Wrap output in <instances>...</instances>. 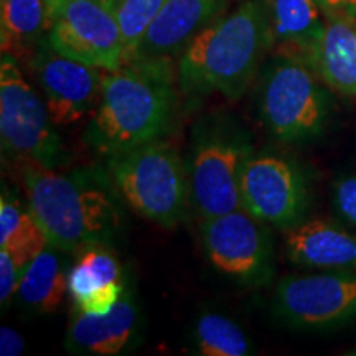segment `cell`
Listing matches in <instances>:
<instances>
[{
	"mask_svg": "<svg viewBox=\"0 0 356 356\" xmlns=\"http://www.w3.org/2000/svg\"><path fill=\"white\" fill-rule=\"evenodd\" d=\"M56 251L47 246L22 269L17 299L29 314H53L68 293V273Z\"/></svg>",
	"mask_w": 356,
	"mask_h": 356,
	"instance_id": "19",
	"label": "cell"
},
{
	"mask_svg": "<svg viewBox=\"0 0 356 356\" xmlns=\"http://www.w3.org/2000/svg\"><path fill=\"white\" fill-rule=\"evenodd\" d=\"M140 309L131 292L106 314L71 310L65 337L68 353L83 356H115L137 345L140 337Z\"/></svg>",
	"mask_w": 356,
	"mask_h": 356,
	"instance_id": "13",
	"label": "cell"
},
{
	"mask_svg": "<svg viewBox=\"0 0 356 356\" xmlns=\"http://www.w3.org/2000/svg\"><path fill=\"white\" fill-rule=\"evenodd\" d=\"M91 2H96V3H99V6L115 12L119 8V6H121L122 0H91Z\"/></svg>",
	"mask_w": 356,
	"mask_h": 356,
	"instance_id": "28",
	"label": "cell"
},
{
	"mask_svg": "<svg viewBox=\"0 0 356 356\" xmlns=\"http://www.w3.org/2000/svg\"><path fill=\"white\" fill-rule=\"evenodd\" d=\"M26 207L37 218L50 246L78 252L88 246H109L121 234V197L108 172L63 173L35 162L22 168Z\"/></svg>",
	"mask_w": 356,
	"mask_h": 356,
	"instance_id": "2",
	"label": "cell"
},
{
	"mask_svg": "<svg viewBox=\"0 0 356 356\" xmlns=\"http://www.w3.org/2000/svg\"><path fill=\"white\" fill-rule=\"evenodd\" d=\"M243 208L273 228L287 231L307 220L310 180L296 159L277 152H254L241 175Z\"/></svg>",
	"mask_w": 356,
	"mask_h": 356,
	"instance_id": "10",
	"label": "cell"
},
{
	"mask_svg": "<svg viewBox=\"0 0 356 356\" xmlns=\"http://www.w3.org/2000/svg\"><path fill=\"white\" fill-rule=\"evenodd\" d=\"M353 355H356V351H353Z\"/></svg>",
	"mask_w": 356,
	"mask_h": 356,
	"instance_id": "29",
	"label": "cell"
},
{
	"mask_svg": "<svg viewBox=\"0 0 356 356\" xmlns=\"http://www.w3.org/2000/svg\"><path fill=\"white\" fill-rule=\"evenodd\" d=\"M284 243L292 264L312 270L356 273V233L340 222L304 220L284 231Z\"/></svg>",
	"mask_w": 356,
	"mask_h": 356,
	"instance_id": "14",
	"label": "cell"
},
{
	"mask_svg": "<svg viewBox=\"0 0 356 356\" xmlns=\"http://www.w3.org/2000/svg\"><path fill=\"white\" fill-rule=\"evenodd\" d=\"M254 152L251 134L231 114L211 113L195 122L186 172L200 221L241 210V175Z\"/></svg>",
	"mask_w": 356,
	"mask_h": 356,
	"instance_id": "4",
	"label": "cell"
},
{
	"mask_svg": "<svg viewBox=\"0 0 356 356\" xmlns=\"http://www.w3.org/2000/svg\"><path fill=\"white\" fill-rule=\"evenodd\" d=\"M267 222L236 210L200 222L207 259L218 273L244 289L264 287L274 277L275 246Z\"/></svg>",
	"mask_w": 356,
	"mask_h": 356,
	"instance_id": "8",
	"label": "cell"
},
{
	"mask_svg": "<svg viewBox=\"0 0 356 356\" xmlns=\"http://www.w3.org/2000/svg\"><path fill=\"white\" fill-rule=\"evenodd\" d=\"M127 292L122 266L109 246H88L78 251L68 269V293L73 309L106 314Z\"/></svg>",
	"mask_w": 356,
	"mask_h": 356,
	"instance_id": "15",
	"label": "cell"
},
{
	"mask_svg": "<svg viewBox=\"0 0 356 356\" xmlns=\"http://www.w3.org/2000/svg\"><path fill=\"white\" fill-rule=\"evenodd\" d=\"M177 84L170 56H139L104 70L101 97L84 132L86 144L108 159L162 139L175 119Z\"/></svg>",
	"mask_w": 356,
	"mask_h": 356,
	"instance_id": "1",
	"label": "cell"
},
{
	"mask_svg": "<svg viewBox=\"0 0 356 356\" xmlns=\"http://www.w3.org/2000/svg\"><path fill=\"white\" fill-rule=\"evenodd\" d=\"M229 0H167L150 24L134 58L173 56L184 51L195 35L215 22Z\"/></svg>",
	"mask_w": 356,
	"mask_h": 356,
	"instance_id": "16",
	"label": "cell"
},
{
	"mask_svg": "<svg viewBox=\"0 0 356 356\" xmlns=\"http://www.w3.org/2000/svg\"><path fill=\"white\" fill-rule=\"evenodd\" d=\"M266 3L274 53L310 63L327 24L317 0H266Z\"/></svg>",
	"mask_w": 356,
	"mask_h": 356,
	"instance_id": "17",
	"label": "cell"
},
{
	"mask_svg": "<svg viewBox=\"0 0 356 356\" xmlns=\"http://www.w3.org/2000/svg\"><path fill=\"white\" fill-rule=\"evenodd\" d=\"M332 202L341 221L356 231V173H348L335 180Z\"/></svg>",
	"mask_w": 356,
	"mask_h": 356,
	"instance_id": "24",
	"label": "cell"
},
{
	"mask_svg": "<svg viewBox=\"0 0 356 356\" xmlns=\"http://www.w3.org/2000/svg\"><path fill=\"white\" fill-rule=\"evenodd\" d=\"M195 353L202 356H248L252 343L234 320L216 312H203L193 325Z\"/></svg>",
	"mask_w": 356,
	"mask_h": 356,
	"instance_id": "22",
	"label": "cell"
},
{
	"mask_svg": "<svg viewBox=\"0 0 356 356\" xmlns=\"http://www.w3.org/2000/svg\"><path fill=\"white\" fill-rule=\"evenodd\" d=\"M165 3L167 0H122L115 10L126 44L127 61L136 55L140 40L144 38L150 24L157 19Z\"/></svg>",
	"mask_w": 356,
	"mask_h": 356,
	"instance_id": "23",
	"label": "cell"
},
{
	"mask_svg": "<svg viewBox=\"0 0 356 356\" xmlns=\"http://www.w3.org/2000/svg\"><path fill=\"white\" fill-rule=\"evenodd\" d=\"M325 19L330 17H356V0H317Z\"/></svg>",
	"mask_w": 356,
	"mask_h": 356,
	"instance_id": "27",
	"label": "cell"
},
{
	"mask_svg": "<svg viewBox=\"0 0 356 356\" xmlns=\"http://www.w3.org/2000/svg\"><path fill=\"white\" fill-rule=\"evenodd\" d=\"M300 58L279 55L262 68L257 106L266 132L284 145L317 140L332 121L330 88Z\"/></svg>",
	"mask_w": 356,
	"mask_h": 356,
	"instance_id": "5",
	"label": "cell"
},
{
	"mask_svg": "<svg viewBox=\"0 0 356 356\" xmlns=\"http://www.w3.org/2000/svg\"><path fill=\"white\" fill-rule=\"evenodd\" d=\"M25 341L19 332L10 327H0V355L2 356H19L24 353Z\"/></svg>",
	"mask_w": 356,
	"mask_h": 356,
	"instance_id": "26",
	"label": "cell"
},
{
	"mask_svg": "<svg viewBox=\"0 0 356 356\" xmlns=\"http://www.w3.org/2000/svg\"><path fill=\"white\" fill-rule=\"evenodd\" d=\"M44 38L60 55L96 68L127 61L118 15L91 0H47Z\"/></svg>",
	"mask_w": 356,
	"mask_h": 356,
	"instance_id": "9",
	"label": "cell"
},
{
	"mask_svg": "<svg viewBox=\"0 0 356 356\" xmlns=\"http://www.w3.org/2000/svg\"><path fill=\"white\" fill-rule=\"evenodd\" d=\"M106 172L124 203L145 220L175 228L186 218V162L170 142L155 139L106 159Z\"/></svg>",
	"mask_w": 356,
	"mask_h": 356,
	"instance_id": "6",
	"label": "cell"
},
{
	"mask_svg": "<svg viewBox=\"0 0 356 356\" xmlns=\"http://www.w3.org/2000/svg\"><path fill=\"white\" fill-rule=\"evenodd\" d=\"M270 50L266 0H244L190 40L180 53L178 86L190 99L220 92L238 101Z\"/></svg>",
	"mask_w": 356,
	"mask_h": 356,
	"instance_id": "3",
	"label": "cell"
},
{
	"mask_svg": "<svg viewBox=\"0 0 356 356\" xmlns=\"http://www.w3.org/2000/svg\"><path fill=\"white\" fill-rule=\"evenodd\" d=\"M55 126L47 102L26 81L17 58L10 53H2L0 139L3 152L24 162L60 168L68 155Z\"/></svg>",
	"mask_w": 356,
	"mask_h": 356,
	"instance_id": "7",
	"label": "cell"
},
{
	"mask_svg": "<svg viewBox=\"0 0 356 356\" xmlns=\"http://www.w3.org/2000/svg\"><path fill=\"white\" fill-rule=\"evenodd\" d=\"M47 33V0H0L2 53L19 58Z\"/></svg>",
	"mask_w": 356,
	"mask_h": 356,
	"instance_id": "21",
	"label": "cell"
},
{
	"mask_svg": "<svg viewBox=\"0 0 356 356\" xmlns=\"http://www.w3.org/2000/svg\"><path fill=\"white\" fill-rule=\"evenodd\" d=\"M33 68L56 126L76 124L96 109L104 70L56 53L47 38L38 43Z\"/></svg>",
	"mask_w": 356,
	"mask_h": 356,
	"instance_id": "12",
	"label": "cell"
},
{
	"mask_svg": "<svg viewBox=\"0 0 356 356\" xmlns=\"http://www.w3.org/2000/svg\"><path fill=\"white\" fill-rule=\"evenodd\" d=\"M22 267L17 264L12 254L0 249V305L6 310L10 307L13 297H17L20 286Z\"/></svg>",
	"mask_w": 356,
	"mask_h": 356,
	"instance_id": "25",
	"label": "cell"
},
{
	"mask_svg": "<svg viewBox=\"0 0 356 356\" xmlns=\"http://www.w3.org/2000/svg\"><path fill=\"white\" fill-rule=\"evenodd\" d=\"M309 65L332 91L356 97V17L327 19Z\"/></svg>",
	"mask_w": 356,
	"mask_h": 356,
	"instance_id": "18",
	"label": "cell"
},
{
	"mask_svg": "<svg viewBox=\"0 0 356 356\" xmlns=\"http://www.w3.org/2000/svg\"><path fill=\"white\" fill-rule=\"evenodd\" d=\"M273 309L293 330L345 327L356 320V273L318 270L287 275L275 287Z\"/></svg>",
	"mask_w": 356,
	"mask_h": 356,
	"instance_id": "11",
	"label": "cell"
},
{
	"mask_svg": "<svg viewBox=\"0 0 356 356\" xmlns=\"http://www.w3.org/2000/svg\"><path fill=\"white\" fill-rule=\"evenodd\" d=\"M50 246L47 234L29 207H22L7 188L0 198V249L12 254L22 269Z\"/></svg>",
	"mask_w": 356,
	"mask_h": 356,
	"instance_id": "20",
	"label": "cell"
}]
</instances>
